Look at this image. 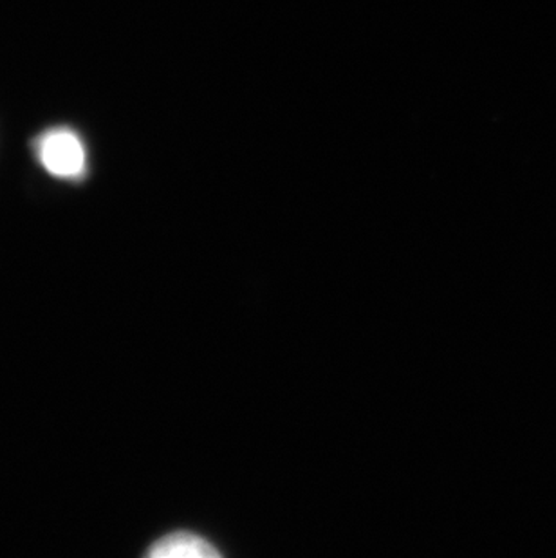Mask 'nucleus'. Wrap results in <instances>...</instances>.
<instances>
[{
  "label": "nucleus",
  "instance_id": "f257e3e1",
  "mask_svg": "<svg viewBox=\"0 0 556 558\" xmlns=\"http://www.w3.org/2000/svg\"><path fill=\"white\" fill-rule=\"evenodd\" d=\"M38 163L57 180L78 181L87 174V153L82 137L69 126H53L33 142Z\"/></svg>",
  "mask_w": 556,
  "mask_h": 558
},
{
  "label": "nucleus",
  "instance_id": "f03ea898",
  "mask_svg": "<svg viewBox=\"0 0 556 558\" xmlns=\"http://www.w3.org/2000/svg\"><path fill=\"white\" fill-rule=\"evenodd\" d=\"M147 557L153 558H214L219 557L214 546L208 541L189 532L170 533L167 537L159 538L148 549Z\"/></svg>",
  "mask_w": 556,
  "mask_h": 558
}]
</instances>
